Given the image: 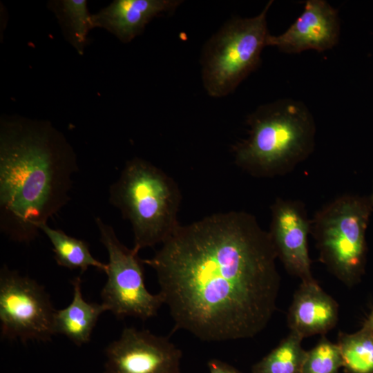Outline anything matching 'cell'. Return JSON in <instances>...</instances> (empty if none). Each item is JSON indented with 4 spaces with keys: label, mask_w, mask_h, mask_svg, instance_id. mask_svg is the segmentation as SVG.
Here are the masks:
<instances>
[{
    "label": "cell",
    "mask_w": 373,
    "mask_h": 373,
    "mask_svg": "<svg viewBox=\"0 0 373 373\" xmlns=\"http://www.w3.org/2000/svg\"><path fill=\"white\" fill-rule=\"evenodd\" d=\"M277 258L256 218L231 211L180 224L142 262L155 271L174 329L222 342L254 337L268 325L280 285Z\"/></svg>",
    "instance_id": "obj_1"
},
{
    "label": "cell",
    "mask_w": 373,
    "mask_h": 373,
    "mask_svg": "<svg viewBox=\"0 0 373 373\" xmlns=\"http://www.w3.org/2000/svg\"><path fill=\"white\" fill-rule=\"evenodd\" d=\"M77 156L46 120L21 116L0 121V229L28 243L69 201Z\"/></svg>",
    "instance_id": "obj_2"
},
{
    "label": "cell",
    "mask_w": 373,
    "mask_h": 373,
    "mask_svg": "<svg viewBox=\"0 0 373 373\" xmlns=\"http://www.w3.org/2000/svg\"><path fill=\"white\" fill-rule=\"evenodd\" d=\"M247 123L249 135L233 153L236 165L254 177L287 174L314 151L316 124L302 102L285 98L261 105Z\"/></svg>",
    "instance_id": "obj_3"
},
{
    "label": "cell",
    "mask_w": 373,
    "mask_h": 373,
    "mask_svg": "<svg viewBox=\"0 0 373 373\" xmlns=\"http://www.w3.org/2000/svg\"><path fill=\"white\" fill-rule=\"evenodd\" d=\"M176 182L150 162L133 157L109 188V202L132 227L133 249L162 244L180 226Z\"/></svg>",
    "instance_id": "obj_4"
},
{
    "label": "cell",
    "mask_w": 373,
    "mask_h": 373,
    "mask_svg": "<svg viewBox=\"0 0 373 373\" xmlns=\"http://www.w3.org/2000/svg\"><path fill=\"white\" fill-rule=\"evenodd\" d=\"M372 211L368 196L344 194L325 204L311 219L319 260L347 286L363 274L365 233Z\"/></svg>",
    "instance_id": "obj_5"
},
{
    "label": "cell",
    "mask_w": 373,
    "mask_h": 373,
    "mask_svg": "<svg viewBox=\"0 0 373 373\" xmlns=\"http://www.w3.org/2000/svg\"><path fill=\"white\" fill-rule=\"evenodd\" d=\"M272 3L255 17L229 20L207 41L200 63L203 86L209 96L231 94L258 68L267 46V15Z\"/></svg>",
    "instance_id": "obj_6"
},
{
    "label": "cell",
    "mask_w": 373,
    "mask_h": 373,
    "mask_svg": "<svg viewBox=\"0 0 373 373\" xmlns=\"http://www.w3.org/2000/svg\"><path fill=\"white\" fill-rule=\"evenodd\" d=\"M95 222L108 256L102 303L118 318L131 316L145 321L156 316L164 300L159 293L147 290L138 251L123 245L114 229L102 219L97 217Z\"/></svg>",
    "instance_id": "obj_7"
},
{
    "label": "cell",
    "mask_w": 373,
    "mask_h": 373,
    "mask_svg": "<svg viewBox=\"0 0 373 373\" xmlns=\"http://www.w3.org/2000/svg\"><path fill=\"white\" fill-rule=\"evenodd\" d=\"M56 309L44 287L4 265L0 271L1 334L7 339L47 341L56 334Z\"/></svg>",
    "instance_id": "obj_8"
},
{
    "label": "cell",
    "mask_w": 373,
    "mask_h": 373,
    "mask_svg": "<svg viewBox=\"0 0 373 373\" xmlns=\"http://www.w3.org/2000/svg\"><path fill=\"white\" fill-rule=\"evenodd\" d=\"M106 356L104 373H180L182 352L169 336L125 327Z\"/></svg>",
    "instance_id": "obj_9"
},
{
    "label": "cell",
    "mask_w": 373,
    "mask_h": 373,
    "mask_svg": "<svg viewBox=\"0 0 373 373\" xmlns=\"http://www.w3.org/2000/svg\"><path fill=\"white\" fill-rule=\"evenodd\" d=\"M270 210L268 233L278 258L290 274L301 281L313 279L307 245L312 222L304 203L278 198Z\"/></svg>",
    "instance_id": "obj_10"
},
{
    "label": "cell",
    "mask_w": 373,
    "mask_h": 373,
    "mask_svg": "<svg viewBox=\"0 0 373 373\" xmlns=\"http://www.w3.org/2000/svg\"><path fill=\"white\" fill-rule=\"evenodd\" d=\"M339 36L338 10L325 0H307L303 12L284 32L268 35L267 46L289 54L323 52L335 46Z\"/></svg>",
    "instance_id": "obj_11"
},
{
    "label": "cell",
    "mask_w": 373,
    "mask_h": 373,
    "mask_svg": "<svg viewBox=\"0 0 373 373\" xmlns=\"http://www.w3.org/2000/svg\"><path fill=\"white\" fill-rule=\"evenodd\" d=\"M180 0H115L93 14V28L108 31L123 43L131 42L142 34L155 17L173 13Z\"/></svg>",
    "instance_id": "obj_12"
},
{
    "label": "cell",
    "mask_w": 373,
    "mask_h": 373,
    "mask_svg": "<svg viewBox=\"0 0 373 373\" xmlns=\"http://www.w3.org/2000/svg\"><path fill=\"white\" fill-rule=\"evenodd\" d=\"M338 305L314 278L301 281L287 314V325L303 338L325 334L336 324Z\"/></svg>",
    "instance_id": "obj_13"
},
{
    "label": "cell",
    "mask_w": 373,
    "mask_h": 373,
    "mask_svg": "<svg viewBox=\"0 0 373 373\" xmlns=\"http://www.w3.org/2000/svg\"><path fill=\"white\" fill-rule=\"evenodd\" d=\"M73 296L66 307L56 310L54 318L55 334L66 336L78 346L89 342L92 332L101 314L107 311L102 303H90L84 300L82 292L80 277L72 281Z\"/></svg>",
    "instance_id": "obj_14"
},
{
    "label": "cell",
    "mask_w": 373,
    "mask_h": 373,
    "mask_svg": "<svg viewBox=\"0 0 373 373\" xmlns=\"http://www.w3.org/2000/svg\"><path fill=\"white\" fill-rule=\"evenodd\" d=\"M48 8L55 15L68 42L82 55L88 43V35L93 29L92 15L86 0H53Z\"/></svg>",
    "instance_id": "obj_15"
},
{
    "label": "cell",
    "mask_w": 373,
    "mask_h": 373,
    "mask_svg": "<svg viewBox=\"0 0 373 373\" xmlns=\"http://www.w3.org/2000/svg\"><path fill=\"white\" fill-rule=\"evenodd\" d=\"M39 229L49 239L58 265L70 269H77L82 272L92 267L106 273L107 264L99 261L92 255L86 241L52 228L47 223L42 224Z\"/></svg>",
    "instance_id": "obj_16"
},
{
    "label": "cell",
    "mask_w": 373,
    "mask_h": 373,
    "mask_svg": "<svg viewBox=\"0 0 373 373\" xmlns=\"http://www.w3.org/2000/svg\"><path fill=\"white\" fill-rule=\"evenodd\" d=\"M303 338L290 332L280 343L252 366L251 373H302L306 352Z\"/></svg>",
    "instance_id": "obj_17"
},
{
    "label": "cell",
    "mask_w": 373,
    "mask_h": 373,
    "mask_svg": "<svg viewBox=\"0 0 373 373\" xmlns=\"http://www.w3.org/2000/svg\"><path fill=\"white\" fill-rule=\"evenodd\" d=\"M337 345L347 373H373V335L365 325L354 334L341 332Z\"/></svg>",
    "instance_id": "obj_18"
},
{
    "label": "cell",
    "mask_w": 373,
    "mask_h": 373,
    "mask_svg": "<svg viewBox=\"0 0 373 373\" xmlns=\"http://www.w3.org/2000/svg\"><path fill=\"white\" fill-rule=\"evenodd\" d=\"M341 367L342 358L337 343L323 337L312 349L307 351L302 373H338Z\"/></svg>",
    "instance_id": "obj_19"
},
{
    "label": "cell",
    "mask_w": 373,
    "mask_h": 373,
    "mask_svg": "<svg viewBox=\"0 0 373 373\" xmlns=\"http://www.w3.org/2000/svg\"><path fill=\"white\" fill-rule=\"evenodd\" d=\"M207 367L209 373H242L231 365L217 358L209 359Z\"/></svg>",
    "instance_id": "obj_20"
},
{
    "label": "cell",
    "mask_w": 373,
    "mask_h": 373,
    "mask_svg": "<svg viewBox=\"0 0 373 373\" xmlns=\"http://www.w3.org/2000/svg\"><path fill=\"white\" fill-rule=\"evenodd\" d=\"M364 325L370 330L373 335V310L370 313L367 320L365 321Z\"/></svg>",
    "instance_id": "obj_21"
},
{
    "label": "cell",
    "mask_w": 373,
    "mask_h": 373,
    "mask_svg": "<svg viewBox=\"0 0 373 373\" xmlns=\"http://www.w3.org/2000/svg\"><path fill=\"white\" fill-rule=\"evenodd\" d=\"M368 197H369V198H370V200L371 201V203L373 205V184H372V192H371L370 195Z\"/></svg>",
    "instance_id": "obj_22"
}]
</instances>
